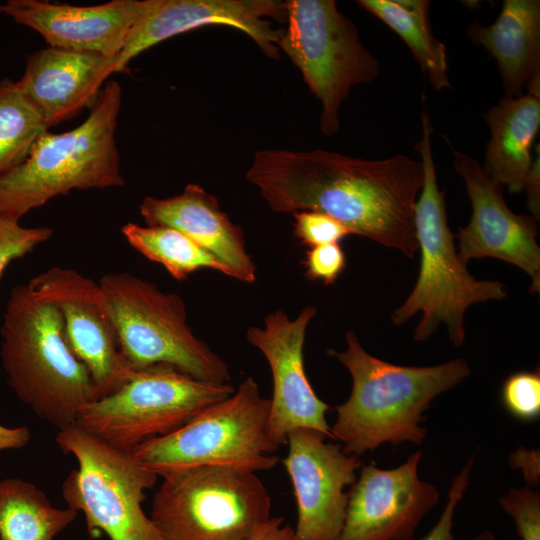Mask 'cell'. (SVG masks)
Returning a JSON list of instances; mask_svg holds the SVG:
<instances>
[{"mask_svg": "<svg viewBox=\"0 0 540 540\" xmlns=\"http://www.w3.org/2000/svg\"><path fill=\"white\" fill-rule=\"evenodd\" d=\"M121 231L135 250L147 259L161 264L179 281L185 280L190 274L203 268L233 278L231 270L226 265L176 229L127 223Z\"/></svg>", "mask_w": 540, "mask_h": 540, "instance_id": "d4e9b609", "label": "cell"}, {"mask_svg": "<svg viewBox=\"0 0 540 540\" xmlns=\"http://www.w3.org/2000/svg\"><path fill=\"white\" fill-rule=\"evenodd\" d=\"M323 433L297 428L287 435L289 451L283 463L292 483L298 519V540H337L346 516L348 485L362 462L358 455L327 443Z\"/></svg>", "mask_w": 540, "mask_h": 540, "instance_id": "5bb4252c", "label": "cell"}, {"mask_svg": "<svg viewBox=\"0 0 540 540\" xmlns=\"http://www.w3.org/2000/svg\"><path fill=\"white\" fill-rule=\"evenodd\" d=\"M28 284L60 312L67 343L89 371L98 399L120 388L133 370L121 354L99 282L70 268L52 267Z\"/></svg>", "mask_w": 540, "mask_h": 540, "instance_id": "7c38bea8", "label": "cell"}, {"mask_svg": "<svg viewBox=\"0 0 540 540\" xmlns=\"http://www.w3.org/2000/svg\"><path fill=\"white\" fill-rule=\"evenodd\" d=\"M501 399L505 409L521 421H533L540 415V373L519 371L504 382Z\"/></svg>", "mask_w": 540, "mask_h": 540, "instance_id": "4316f807", "label": "cell"}, {"mask_svg": "<svg viewBox=\"0 0 540 540\" xmlns=\"http://www.w3.org/2000/svg\"><path fill=\"white\" fill-rule=\"evenodd\" d=\"M246 180L277 213L316 211L412 258L418 251L414 210L423 166L406 155L381 160L327 150L264 149L255 153Z\"/></svg>", "mask_w": 540, "mask_h": 540, "instance_id": "6da1fadb", "label": "cell"}, {"mask_svg": "<svg viewBox=\"0 0 540 540\" xmlns=\"http://www.w3.org/2000/svg\"><path fill=\"white\" fill-rule=\"evenodd\" d=\"M0 333L8 384L40 419L64 428L98 399L89 371L67 343L60 312L28 283L11 290Z\"/></svg>", "mask_w": 540, "mask_h": 540, "instance_id": "3957f363", "label": "cell"}, {"mask_svg": "<svg viewBox=\"0 0 540 540\" xmlns=\"http://www.w3.org/2000/svg\"><path fill=\"white\" fill-rule=\"evenodd\" d=\"M421 457L417 451L393 469L363 466L337 540H411L439 499L435 486L419 478Z\"/></svg>", "mask_w": 540, "mask_h": 540, "instance_id": "e0dca14e", "label": "cell"}, {"mask_svg": "<svg viewBox=\"0 0 540 540\" xmlns=\"http://www.w3.org/2000/svg\"><path fill=\"white\" fill-rule=\"evenodd\" d=\"M55 441L78 463L62 495L68 508L84 514L91 536L102 531L110 540H159L142 508L158 476L132 450L114 447L76 423L58 429Z\"/></svg>", "mask_w": 540, "mask_h": 540, "instance_id": "9c48e42d", "label": "cell"}, {"mask_svg": "<svg viewBox=\"0 0 540 540\" xmlns=\"http://www.w3.org/2000/svg\"><path fill=\"white\" fill-rule=\"evenodd\" d=\"M122 89L106 82L87 118L63 132H45L28 157L0 175V216L20 219L73 190L120 187L124 179L116 144Z\"/></svg>", "mask_w": 540, "mask_h": 540, "instance_id": "5b68a950", "label": "cell"}, {"mask_svg": "<svg viewBox=\"0 0 540 540\" xmlns=\"http://www.w3.org/2000/svg\"><path fill=\"white\" fill-rule=\"evenodd\" d=\"M271 20L286 21L283 1L148 0L118 55L116 72H123L134 58L162 41L208 25L240 30L264 54L278 59L284 29H274Z\"/></svg>", "mask_w": 540, "mask_h": 540, "instance_id": "9a60e30c", "label": "cell"}, {"mask_svg": "<svg viewBox=\"0 0 540 540\" xmlns=\"http://www.w3.org/2000/svg\"><path fill=\"white\" fill-rule=\"evenodd\" d=\"M117 60L118 56L48 46L27 57L16 83L49 129L94 104L108 77L116 73Z\"/></svg>", "mask_w": 540, "mask_h": 540, "instance_id": "d6986e66", "label": "cell"}, {"mask_svg": "<svg viewBox=\"0 0 540 540\" xmlns=\"http://www.w3.org/2000/svg\"><path fill=\"white\" fill-rule=\"evenodd\" d=\"M52 235L50 227H23L18 221L0 216V278L12 261L32 252Z\"/></svg>", "mask_w": 540, "mask_h": 540, "instance_id": "83f0119b", "label": "cell"}, {"mask_svg": "<svg viewBox=\"0 0 540 540\" xmlns=\"http://www.w3.org/2000/svg\"><path fill=\"white\" fill-rule=\"evenodd\" d=\"M140 214L147 226L176 229L211 253L232 272L233 278L252 284L257 267L246 250L241 227L221 209L218 198L198 184H188L168 198L146 196Z\"/></svg>", "mask_w": 540, "mask_h": 540, "instance_id": "ffe728a7", "label": "cell"}, {"mask_svg": "<svg viewBox=\"0 0 540 540\" xmlns=\"http://www.w3.org/2000/svg\"><path fill=\"white\" fill-rule=\"evenodd\" d=\"M472 465L473 457L468 460L459 474L454 478L448 492L446 505L437 523L420 540H456L452 534L453 516L468 486Z\"/></svg>", "mask_w": 540, "mask_h": 540, "instance_id": "1f68e13d", "label": "cell"}, {"mask_svg": "<svg viewBox=\"0 0 540 540\" xmlns=\"http://www.w3.org/2000/svg\"><path fill=\"white\" fill-rule=\"evenodd\" d=\"M270 398L256 381L245 378L229 397L218 401L185 425L136 446L138 461L157 476L198 468L224 467L256 473L273 468L279 448L268 433Z\"/></svg>", "mask_w": 540, "mask_h": 540, "instance_id": "8992f818", "label": "cell"}, {"mask_svg": "<svg viewBox=\"0 0 540 540\" xmlns=\"http://www.w3.org/2000/svg\"><path fill=\"white\" fill-rule=\"evenodd\" d=\"M470 540H498V539L495 537V535L491 531L486 530Z\"/></svg>", "mask_w": 540, "mask_h": 540, "instance_id": "8d00e7d4", "label": "cell"}, {"mask_svg": "<svg viewBox=\"0 0 540 540\" xmlns=\"http://www.w3.org/2000/svg\"><path fill=\"white\" fill-rule=\"evenodd\" d=\"M45 120L15 81L0 80V175L20 165L42 134Z\"/></svg>", "mask_w": 540, "mask_h": 540, "instance_id": "484cf974", "label": "cell"}, {"mask_svg": "<svg viewBox=\"0 0 540 540\" xmlns=\"http://www.w3.org/2000/svg\"><path fill=\"white\" fill-rule=\"evenodd\" d=\"M304 275L312 281L334 284L346 267V255L339 243L309 248L303 261Z\"/></svg>", "mask_w": 540, "mask_h": 540, "instance_id": "4dcf8cb0", "label": "cell"}, {"mask_svg": "<svg viewBox=\"0 0 540 540\" xmlns=\"http://www.w3.org/2000/svg\"><path fill=\"white\" fill-rule=\"evenodd\" d=\"M99 284L131 370L164 365L197 380L230 383L229 365L194 334L178 294L127 272L108 273Z\"/></svg>", "mask_w": 540, "mask_h": 540, "instance_id": "52a82bcc", "label": "cell"}, {"mask_svg": "<svg viewBox=\"0 0 540 540\" xmlns=\"http://www.w3.org/2000/svg\"><path fill=\"white\" fill-rule=\"evenodd\" d=\"M148 0H113L78 6L40 0H8L0 12L38 32L50 47L118 56Z\"/></svg>", "mask_w": 540, "mask_h": 540, "instance_id": "ac0fdd59", "label": "cell"}, {"mask_svg": "<svg viewBox=\"0 0 540 540\" xmlns=\"http://www.w3.org/2000/svg\"><path fill=\"white\" fill-rule=\"evenodd\" d=\"M468 36L495 58L506 97H520L524 89L540 97L539 0H504L496 21L473 22Z\"/></svg>", "mask_w": 540, "mask_h": 540, "instance_id": "44dd1931", "label": "cell"}, {"mask_svg": "<svg viewBox=\"0 0 540 540\" xmlns=\"http://www.w3.org/2000/svg\"><path fill=\"white\" fill-rule=\"evenodd\" d=\"M235 391L231 383L197 380L172 367L133 370L113 393L84 406L75 423L110 445L133 450L174 432Z\"/></svg>", "mask_w": 540, "mask_h": 540, "instance_id": "8fae6325", "label": "cell"}, {"mask_svg": "<svg viewBox=\"0 0 540 540\" xmlns=\"http://www.w3.org/2000/svg\"><path fill=\"white\" fill-rule=\"evenodd\" d=\"M30 439L31 434L27 427L10 428L0 424V451L23 448Z\"/></svg>", "mask_w": 540, "mask_h": 540, "instance_id": "d590c367", "label": "cell"}, {"mask_svg": "<svg viewBox=\"0 0 540 540\" xmlns=\"http://www.w3.org/2000/svg\"><path fill=\"white\" fill-rule=\"evenodd\" d=\"M511 465L517 464L524 470L526 480L530 484H536L539 476V455L538 450L527 451L519 448L516 453L511 456Z\"/></svg>", "mask_w": 540, "mask_h": 540, "instance_id": "e575fe53", "label": "cell"}, {"mask_svg": "<svg viewBox=\"0 0 540 540\" xmlns=\"http://www.w3.org/2000/svg\"><path fill=\"white\" fill-rule=\"evenodd\" d=\"M509 514L522 540H540V496L529 487L511 488L499 499Z\"/></svg>", "mask_w": 540, "mask_h": 540, "instance_id": "f1b7e54d", "label": "cell"}, {"mask_svg": "<svg viewBox=\"0 0 540 540\" xmlns=\"http://www.w3.org/2000/svg\"><path fill=\"white\" fill-rule=\"evenodd\" d=\"M77 512L51 505L34 484L19 479L0 481V540H54Z\"/></svg>", "mask_w": 540, "mask_h": 540, "instance_id": "cb8c5ba5", "label": "cell"}, {"mask_svg": "<svg viewBox=\"0 0 540 540\" xmlns=\"http://www.w3.org/2000/svg\"><path fill=\"white\" fill-rule=\"evenodd\" d=\"M293 233L301 244L309 248L339 243L352 233L333 217L316 211H299L292 214Z\"/></svg>", "mask_w": 540, "mask_h": 540, "instance_id": "f546056e", "label": "cell"}, {"mask_svg": "<svg viewBox=\"0 0 540 540\" xmlns=\"http://www.w3.org/2000/svg\"><path fill=\"white\" fill-rule=\"evenodd\" d=\"M346 343L344 351H327L352 378L351 393L336 407L330 432L346 452L358 456L383 443L421 444L427 429L420 423L431 401L470 374L463 358L434 366H401L369 354L353 331L346 333Z\"/></svg>", "mask_w": 540, "mask_h": 540, "instance_id": "7a4b0ae2", "label": "cell"}, {"mask_svg": "<svg viewBox=\"0 0 540 540\" xmlns=\"http://www.w3.org/2000/svg\"><path fill=\"white\" fill-rule=\"evenodd\" d=\"M454 168L462 177L471 203V218L454 234L458 256L465 264L491 257L513 264L531 278V293L540 292V247L532 215L515 214L507 206L501 185L493 182L472 157L452 147Z\"/></svg>", "mask_w": 540, "mask_h": 540, "instance_id": "2e32d148", "label": "cell"}, {"mask_svg": "<svg viewBox=\"0 0 540 540\" xmlns=\"http://www.w3.org/2000/svg\"><path fill=\"white\" fill-rule=\"evenodd\" d=\"M270 514L271 497L254 472L198 467L163 477L150 519L159 540H248Z\"/></svg>", "mask_w": 540, "mask_h": 540, "instance_id": "ba28073f", "label": "cell"}, {"mask_svg": "<svg viewBox=\"0 0 540 540\" xmlns=\"http://www.w3.org/2000/svg\"><path fill=\"white\" fill-rule=\"evenodd\" d=\"M539 148L537 157L532 160L528 175L525 179L523 190L527 194V208L531 215L539 220L540 216V157Z\"/></svg>", "mask_w": 540, "mask_h": 540, "instance_id": "d6a6232c", "label": "cell"}, {"mask_svg": "<svg viewBox=\"0 0 540 540\" xmlns=\"http://www.w3.org/2000/svg\"><path fill=\"white\" fill-rule=\"evenodd\" d=\"M490 128L484 171L506 185L510 194L523 191L532 164L531 147L540 127V97H505L483 116Z\"/></svg>", "mask_w": 540, "mask_h": 540, "instance_id": "7402d4cb", "label": "cell"}, {"mask_svg": "<svg viewBox=\"0 0 540 540\" xmlns=\"http://www.w3.org/2000/svg\"><path fill=\"white\" fill-rule=\"evenodd\" d=\"M358 4L399 35L435 90L450 87L446 47L431 32L428 0H359Z\"/></svg>", "mask_w": 540, "mask_h": 540, "instance_id": "603a6c76", "label": "cell"}, {"mask_svg": "<svg viewBox=\"0 0 540 540\" xmlns=\"http://www.w3.org/2000/svg\"><path fill=\"white\" fill-rule=\"evenodd\" d=\"M314 306L302 308L295 319L282 309L265 317L263 328L252 326L246 338L265 357L273 379L268 433L280 448L297 428L317 430L331 437L326 420L329 405L314 392L305 372L303 347L306 330L316 315Z\"/></svg>", "mask_w": 540, "mask_h": 540, "instance_id": "4fadbf2b", "label": "cell"}, {"mask_svg": "<svg viewBox=\"0 0 540 540\" xmlns=\"http://www.w3.org/2000/svg\"><path fill=\"white\" fill-rule=\"evenodd\" d=\"M432 133L433 127L424 110L422 136L415 145L423 166V184L414 210L420 270L414 288L394 310L391 321L400 326L421 312L413 333L415 341H427L444 323L450 341L459 347L466 338L464 316L469 306L503 300L508 292L499 281L475 279L458 256L455 235L447 222L444 191L437 186Z\"/></svg>", "mask_w": 540, "mask_h": 540, "instance_id": "277c9868", "label": "cell"}, {"mask_svg": "<svg viewBox=\"0 0 540 540\" xmlns=\"http://www.w3.org/2000/svg\"><path fill=\"white\" fill-rule=\"evenodd\" d=\"M287 27L278 42L322 104L320 128L339 129V109L350 89L375 80L376 58L365 48L354 23L334 0L283 1Z\"/></svg>", "mask_w": 540, "mask_h": 540, "instance_id": "30bf717a", "label": "cell"}, {"mask_svg": "<svg viewBox=\"0 0 540 540\" xmlns=\"http://www.w3.org/2000/svg\"><path fill=\"white\" fill-rule=\"evenodd\" d=\"M248 540H298L283 517H271Z\"/></svg>", "mask_w": 540, "mask_h": 540, "instance_id": "836d02e7", "label": "cell"}]
</instances>
